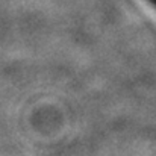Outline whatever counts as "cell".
Segmentation results:
<instances>
[{"label": "cell", "instance_id": "6da1fadb", "mask_svg": "<svg viewBox=\"0 0 156 156\" xmlns=\"http://www.w3.org/2000/svg\"><path fill=\"white\" fill-rule=\"evenodd\" d=\"M147 2H149V3H150V5L155 8V11H156V0H147Z\"/></svg>", "mask_w": 156, "mask_h": 156}]
</instances>
